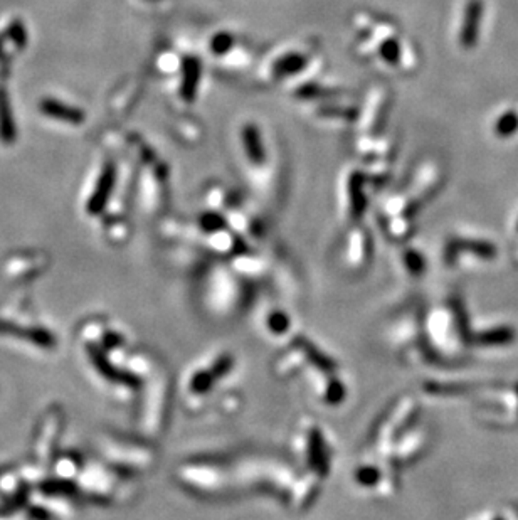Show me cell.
<instances>
[{"label":"cell","instance_id":"1","mask_svg":"<svg viewBox=\"0 0 518 520\" xmlns=\"http://www.w3.org/2000/svg\"><path fill=\"white\" fill-rule=\"evenodd\" d=\"M483 10L484 7L482 0H470V2H468L465 19H463V27L461 32H459V43H461L465 49H471L478 44Z\"/></svg>","mask_w":518,"mask_h":520},{"label":"cell","instance_id":"2","mask_svg":"<svg viewBox=\"0 0 518 520\" xmlns=\"http://www.w3.org/2000/svg\"><path fill=\"white\" fill-rule=\"evenodd\" d=\"M518 130V113L515 110H510L507 113H503L498 118V122L495 125V133L496 136L501 139H508V136L515 135Z\"/></svg>","mask_w":518,"mask_h":520}]
</instances>
